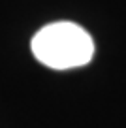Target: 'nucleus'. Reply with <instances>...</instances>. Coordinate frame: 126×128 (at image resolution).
Here are the masks:
<instances>
[{"instance_id":"obj_1","label":"nucleus","mask_w":126,"mask_h":128,"mask_svg":"<svg viewBox=\"0 0 126 128\" xmlns=\"http://www.w3.org/2000/svg\"><path fill=\"white\" fill-rule=\"evenodd\" d=\"M32 55L51 70H74L94 56V42L83 26L70 21L45 24L32 38Z\"/></svg>"}]
</instances>
